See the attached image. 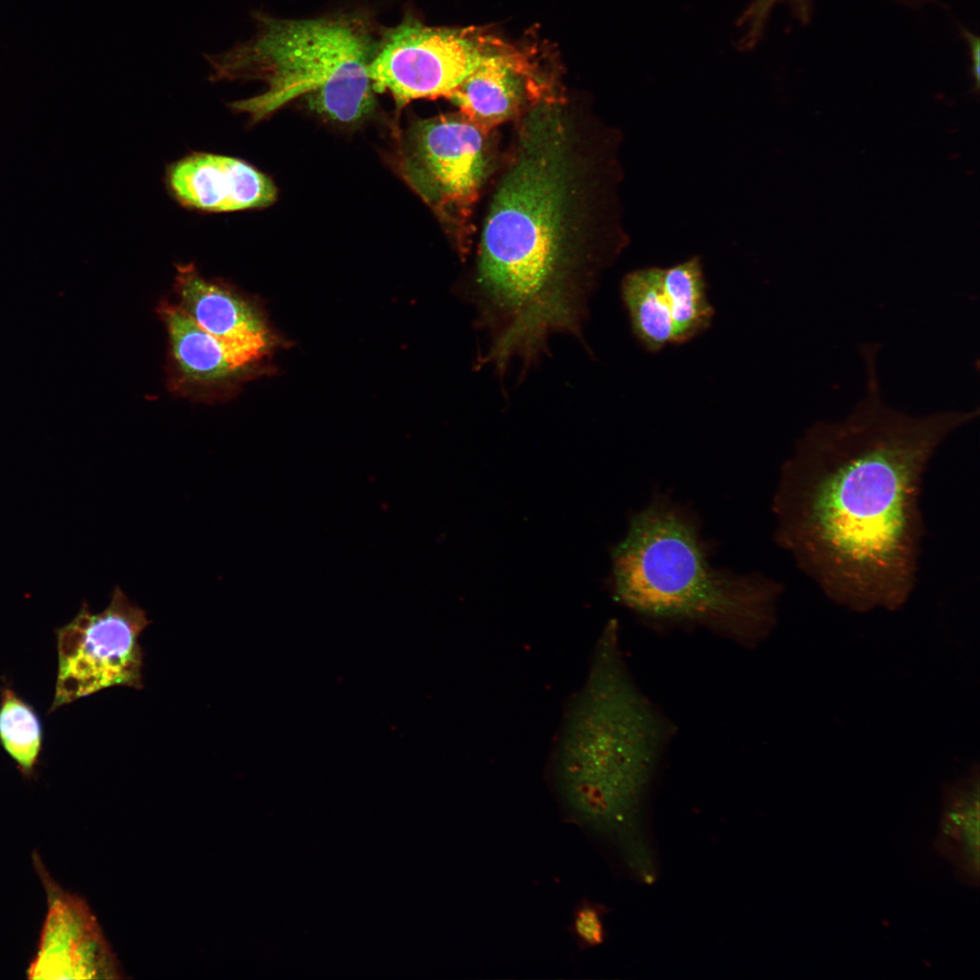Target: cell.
Here are the masks:
<instances>
[{"label": "cell", "mask_w": 980, "mask_h": 980, "mask_svg": "<svg viewBox=\"0 0 980 980\" xmlns=\"http://www.w3.org/2000/svg\"><path fill=\"white\" fill-rule=\"evenodd\" d=\"M877 349H862L866 392L837 421H817L782 466L777 543L833 602L895 611L916 583L922 483L944 441L978 408L914 416L884 401Z\"/></svg>", "instance_id": "cell-1"}, {"label": "cell", "mask_w": 980, "mask_h": 980, "mask_svg": "<svg viewBox=\"0 0 980 980\" xmlns=\"http://www.w3.org/2000/svg\"><path fill=\"white\" fill-rule=\"evenodd\" d=\"M494 194L466 290L493 361L535 364L555 334L581 338L589 298L612 256L580 240L566 122L552 99L532 105Z\"/></svg>", "instance_id": "cell-2"}, {"label": "cell", "mask_w": 980, "mask_h": 980, "mask_svg": "<svg viewBox=\"0 0 980 980\" xmlns=\"http://www.w3.org/2000/svg\"><path fill=\"white\" fill-rule=\"evenodd\" d=\"M695 515L667 496L633 514L611 550L612 598L659 632L702 629L745 648L777 624L782 588L711 564Z\"/></svg>", "instance_id": "cell-3"}, {"label": "cell", "mask_w": 980, "mask_h": 980, "mask_svg": "<svg viewBox=\"0 0 980 980\" xmlns=\"http://www.w3.org/2000/svg\"><path fill=\"white\" fill-rule=\"evenodd\" d=\"M674 735L672 721L632 676L618 622L610 620L552 750L549 771L559 798L580 821H608L643 791Z\"/></svg>", "instance_id": "cell-4"}, {"label": "cell", "mask_w": 980, "mask_h": 980, "mask_svg": "<svg viewBox=\"0 0 980 980\" xmlns=\"http://www.w3.org/2000/svg\"><path fill=\"white\" fill-rule=\"evenodd\" d=\"M254 37L220 54L205 55L212 80L266 83L260 94L229 108L257 122L299 97L339 123H356L374 111L368 74L376 42L362 15L285 19L260 14Z\"/></svg>", "instance_id": "cell-5"}, {"label": "cell", "mask_w": 980, "mask_h": 980, "mask_svg": "<svg viewBox=\"0 0 980 980\" xmlns=\"http://www.w3.org/2000/svg\"><path fill=\"white\" fill-rule=\"evenodd\" d=\"M486 134L461 113L419 120L407 132L402 157L406 179L456 232L461 255L486 174Z\"/></svg>", "instance_id": "cell-6"}, {"label": "cell", "mask_w": 980, "mask_h": 980, "mask_svg": "<svg viewBox=\"0 0 980 980\" xmlns=\"http://www.w3.org/2000/svg\"><path fill=\"white\" fill-rule=\"evenodd\" d=\"M151 621L116 586L108 606L91 612L83 603L58 632V675L53 709L113 686L142 689L139 637Z\"/></svg>", "instance_id": "cell-7"}, {"label": "cell", "mask_w": 980, "mask_h": 980, "mask_svg": "<svg viewBox=\"0 0 980 980\" xmlns=\"http://www.w3.org/2000/svg\"><path fill=\"white\" fill-rule=\"evenodd\" d=\"M496 41L475 29L432 27L406 17L376 44L368 65L373 89L390 94L397 109L416 99L447 97Z\"/></svg>", "instance_id": "cell-8"}, {"label": "cell", "mask_w": 980, "mask_h": 980, "mask_svg": "<svg viewBox=\"0 0 980 980\" xmlns=\"http://www.w3.org/2000/svg\"><path fill=\"white\" fill-rule=\"evenodd\" d=\"M173 290L174 304L203 330L245 361L277 371L272 358L290 343L271 324L260 299L203 277L193 263L176 264Z\"/></svg>", "instance_id": "cell-9"}, {"label": "cell", "mask_w": 980, "mask_h": 980, "mask_svg": "<svg viewBox=\"0 0 980 980\" xmlns=\"http://www.w3.org/2000/svg\"><path fill=\"white\" fill-rule=\"evenodd\" d=\"M156 312L167 333V387L172 394L202 403L224 401L249 380L270 375L240 358L174 303L162 299Z\"/></svg>", "instance_id": "cell-10"}, {"label": "cell", "mask_w": 980, "mask_h": 980, "mask_svg": "<svg viewBox=\"0 0 980 980\" xmlns=\"http://www.w3.org/2000/svg\"><path fill=\"white\" fill-rule=\"evenodd\" d=\"M33 862L47 895L48 912L38 953L30 965L31 979L110 977L113 958L87 905L65 892L50 877L38 854Z\"/></svg>", "instance_id": "cell-11"}, {"label": "cell", "mask_w": 980, "mask_h": 980, "mask_svg": "<svg viewBox=\"0 0 980 980\" xmlns=\"http://www.w3.org/2000/svg\"><path fill=\"white\" fill-rule=\"evenodd\" d=\"M164 181L181 207L206 213L262 209L273 204V181L248 162L229 155L191 152L171 162Z\"/></svg>", "instance_id": "cell-12"}, {"label": "cell", "mask_w": 980, "mask_h": 980, "mask_svg": "<svg viewBox=\"0 0 980 980\" xmlns=\"http://www.w3.org/2000/svg\"><path fill=\"white\" fill-rule=\"evenodd\" d=\"M532 57L497 40L476 68L448 95L464 116L487 134L518 115L526 102L547 98Z\"/></svg>", "instance_id": "cell-13"}, {"label": "cell", "mask_w": 980, "mask_h": 980, "mask_svg": "<svg viewBox=\"0 0 980 980\" xmlns=\"http://www.w3.org/2000/svg\"><path fill=\"white\" fill-rule=\"evenodd\" d=\"M632 330L648 351L672 343L671 310L662 286V268L648 267L627 273L621 284Z\"/></svg>", "instance_id": "cell-14"}, {"label": "cell", "mask_w": 980, "mask_h": 980, "mask_svg": "<svg viewBox=\"0 0 980 980\" xmlns=\"http://www.w3.org/2000/svg\"><path fill=\"white\" fill-rule=\"evenodd\" d=\"M662 286L671 310L672 343L688 342L710 326L714 309L700 257L662 268Z\"/></svg>", "instance_id": "cell-15"}, {"label": "cell", "mask_w": 980, "mask_h": 980, "mask_svg": "<svg viewBox=\"0 0 980 980\" xmlns=\"http://www.w3.org/2000/svg\"><path fill=\"white\" fill-rule=\"evenodd\" d=\"M0 740L4 748L29 772L41 744V727L34 711L13 692L5 691L0 708Z\"/></svg>", "instance_id": "cell-16"}, {"label": "cell", "mask_w": 980, "mask_h": 980, "mask_svg": "<svg viewBox=\"0 0 980 980\" xmlns=\"http://www.w3.org/2000/svg\"><path fill=\"white\" fill-rule=\"evenodd\" d=\"M603 906L583 899L575 906L570 926L572 936L583 949L603 944L606 931L603 925Z\"/></svg>", "instance_id": "cell-17"}, {"label": "cell", "mask_w": 980, "mask_h": 980, "mask_svg": "<svg viewBox=\"0 0 980 980\" xmlns=\"http://www.w3.org/2000/svg\"><path fill=\"white\" fill-rule=\"evenodd\" d=\"M788 4L798 16L806 20L809 15L811 0H752L740 19L744 29L742 44L753 45L762 34L769 14L777 4Z\"/></svg>", "instance_id": "cell-18"}, {"label": "cell", "mask_w": 980, "mask_h": 980, "mask_svg": "<svg viewBox=\"0 0 980 980\" xmlns=\"http://www.w3.org/2000/svg\"><path fill=\"white\" fill-rule=\"evenodd\" d=\"M964 36L968 45L969 56L971 62V74L975 82V88L977 90L979 85V57H980V43L979 37L973 33L964 30Z\"/></svg>", "instance_id": "cell-19"}]
</instances>
